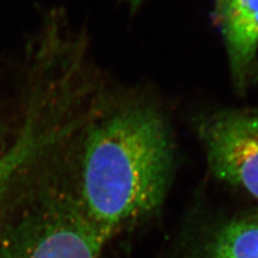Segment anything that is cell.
Listing matches in <instances>:
<instances>
[{"instance_id": "6da1fadb", "label": "cell", "mask_w": 258, "mask_h": 258, "mask_svg": "<svg viewBox=\"0 0 258 258\" xmlns=\"http://www.w3.org/2000/svg\"><path fill=\"white\" fill-rule=\"evenodd\" d=\"M82 147L75 194L108 242L163 203L173 166L170 132L155 109L124 106L93 113Z\"/></svg>"}, {"instance_id": "7a4b0ae2", "label": "cell", "mask_w": 258, "mask_h": 258, "mask_svg": "<svg viewBox=\"0 0 258 258\" xmlns=\"http://www.w3.org/2000/svg\"><path fill=\"white\" fill-rule=\"evenodd\" d=\"M25 198L0 213V258H101L108 242L87 221L75 189L48 184Z\"/></svg>"}, {"instance_id": "3957f363", "label": "cell", "mask_w": 258, "mask_h": 258, "mask_svg": "<svg viewBox=\"0 0 258 258\" xmlns=\"http://www.w3.org/2000/svg\"><path fill=\"white\" fill-rule=\"evenodd\" d=\"M198 131L214 175L258 199V112L215 113Z\"/></svg>"}, {"instance_id": "277c9868", "label": "cell", "mask_w": 258, "mask_h": 258, "mask_svg": "<svg viewBox=\"0 0 258 258\" xmlns=\"http://www.w3.org/2000/svg\"><path fill=\"white\" fill-rule=\"evenodd\" d=\"M24 95L26 96L23 126L9 150L0 156V213L20 173L74 128L57 101L47 92L32 87Z\"/></svg>"}, {"instance_id": "5b68a950", "label": "cell", "mask_w": 258, "mask_h": 258, "mask_svg": "<svg viewBox=\"0 0 258 258\" xmlns=\"http://www.w3.org/2000/svg\"><path fill=\"white\" fill-rule=\"evenodd\" d=\"M213 18L224 38L233 82L244 91L257 70L258 0H215Z\"/></svg>"}, {"instance_id": "8992f818", "label": "cell", "mask_w": 258, "mask_h": 258, "mask_svg": "<svg viewBox=\"0 0 258 258\" xmlns=\"http://www.w3.org/2000/svg\"><path fill=\"white\" fill-rule=\"evenodd\" d=\"M207 258H258V223L236 220L223 225L210 242Z\"/></svg>"}, {"instance_id": "52a82bcc", "label": "cell", "mask_w": 258, "mask_h": 258, "mask_svg": "<svg viewBox=\"0 0 258 258\" xmlns=\"http://www.w3.org/2000/svg\"><path fill=\"white\" fill-rule=\"evenodd\" d=\"M125 2L131 6V9L135 10L136 8H138L144 2V0H125Z\"/></svg>"}, {"instance_id": "ba28073f", "label": "cell", "mask_w": 258, "mask_h": 258, "mask_svg": "<svg viewBox=\"0 0 258 258\" xmlns=\"http://www.w3.org/2000/svg\"><path fill=\"white\" fill-rule=\"evenodd\" d=\"M2 134H3V125H2V118H0V139H2Z\"/></svg>"}]
</instances>
